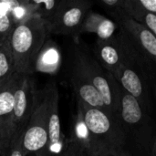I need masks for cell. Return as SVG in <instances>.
Here are the masks:
<instances>
[{"mask_svg":"<svg viewBox=\"0 0 156 156\" xmlns=\"http://www.w3.org/2000/svg\"><path fill=\"white\" fill-rule=\"evenodd\" d=\"M0 156H1V155H0Z\"/></svg>","mask_w":156,"mask_h":156,"instance_id":"obj_29","label":"cell"},{"mask_svg":"<svg viewBox=\"0 0 156 156\" xmlns=\"http://www.w3.org/2000/svg\"><path fill=\"white\" fill-rule=\"evenodd\" d=\"M118 26L113 21L101 14L93 10H90L80 27L79 35L83 33H93L98 39L108 40L112 38L117 32Z\"/></svg>","mask_w":156,"mask_h":156,"instance_id":"obj_15","label":"cell"},{"mask_svg":"<svg viewBox=\"0 0 156 156\" xmlns=\"http://www.w3.org/2000/svg\"><path fill=\"white\" fill-rule=\"evenodd\" d=\"M116 156H133L131 153H129L127 150H123V151H122L118 155Z\"/></svg>","mask_w":156,"mask_h":156,"instance_id":"obj_26","label":"cell"},{"mask_svg":"<svg viewBox=\"0 0 156 156\" xmlns=\"http://www.w3.org/2000/svg\"><path fill=\"white\" fill-rule=\"evenodd\" d=\"M112 74L122 89L133 97L145 112L150 113L152 101L147 86L146 70L135 66L121 65Z\"/></svg>","mask_w":156,"mask_h":156,"instance_id":"obj_9","label":"cell"},{"mask_svg":"<svg viewBox=\"0 0 156 156\" xmlns=\"http://www.w3.org/2000/svg\"><path fill=\"white\" fill-rule=\"evenodd\" d=\"M130 4L136 8L156 15V0H129Z\"/></svg>","mask_w":156,"mask_h":156,"instance_id":"obj_23","label":"cell"},{"mask_svg":"<svg viewBox=\"0 0 156 156\" xmlns=\"http://www.w3.org/2000/svg\"><path fill=\"white\" fill-rule=\"evenodd\" d=\"M93 3L88 0H60L57 12L47 26L49 33L80 38L79 31Z\"/></svg>","mask_w":156,"mask_h":156,"instance_id":"obj_7","label":"cell"},{"mask_svg":"<svg viewBox=\"0 0 156 156\" xmlns=\"http://www.w3.org/2000/svg\"><path fill=\"white\" fill-rule=\"evenodd\" d=\"M49 34L46 23L37 16L15 27L9 39L15 72L25 75L36 72L38 54Z\"/></svg>","mask_w":156,"mask_h":156,"instance_id":"obj_3","label":"cell"},{"mask_svg":"<svg viewBox=\"0 0 156 156\" xmlns=\"http://www.w3.org/2000/svg\"><path fill=\"white\" fill-rule=\"evenodd\" d=\"M120 29L125 31L145 58L156 66V37L145 27L141 25L123 10L111 14Z\"/></svg>","mask_w":156,"mask_h":156,"instance_id":"obj_10","label":"cell"},{"mask_svg":"<svg viewBox=\"0 0 156 156\" xmlns=\"http://www.w3.org/2000/svg\"><path fill=\"white\" fill-rule=\"evenodd\" d=\"M60 0H46V1H35L33 4L36 10V16L40 17L48 26L54 17L57 9L59 5Z\"/></svg>","mask_w":156,"mask_h":156,"instance_id":"obj_19","label":"cell"},{"mask_svg":"<svg viewBox=\"0 0 156 156\" xmlns=\"http://www.w3.org/2000/svg\"><path fill=\"white\" fill-rule=\"evenodd\" d=\"M80 156H89V155H87V154H85V153H84V152L82 151V153H81V154H80Z\"/></svg>","mask_w":156,"mask_h":156,"instance_id":"obj_28","label":"cell"},{"mask_svg":"<svg viewBox=\"0 0 156 156\" xmlns=\"http://www.w3.org/2000/svg\"><path fill=\"white\" fill-rule=\"evenodd\" d=\"M49 114H48V141L42 156H55L61 153L66 144V139L61 132L58 101V90L55 82H49Z\"/></svg>","mask_w":156,"mask_h":156,"instance_id":"obj_12","label":"cell"},{"mask_svg":"<svg viewBox=\"0 0 156 156\" xmlns=\"http://www.w3.org/2000/svg\"><path fill=\"white\" fill-rule=\"evenodd\" d=\"M123 11L141 25L145 27L156 37V15L134 7L130 4L129 0H124Z\"/></svg>","mask_w":156,"mask_h":156,"instance_id":"obj_17","label":"cell"},{"mask_svg":"<svg viewBox=\"0 0 156 156\" xmlns=\"http://www.w3.org/2000/svg\"><path fill=\"white\" fill-rule=\"evenodd\" d=\"M36 91L37 89L32 75L19 74L12 115V144L22 139L33 110Z\"/></svg>","mask_w":156,"mask_h":156,"instance_id":"obj_8","label":"cell"},{"mask_svg":"<svg viewBox=\"0 0 156 156\" xmlns=\"http://www.w3.org/2000/svg\"><path fill=\"white\" fill-rule=\"evenodd\" d=\"M92 52L101 65L110 73L121 65L135 66L147 71L152 64L129 35L119 27L112 38L108 40L97 38Z\"/></svg>","mask_w":156,"mask_h":156,"instance_id":"obj_4","label":"cell"},{"mask_svg":"<svg viewBox=\"0 0 156 156\" xmlns=\"http://www.w3.org/2000/svg\"><path fill=\"white\" fill-rule=\"evenodd\" d=\"M69 69L88 80L101 94L108 112L119 117L120 86L112 74L101 65L93 52L80 38L73 40Z\"/></svg>","mask_w":156,"mask_h":156,"instance_id":"obj_2","label":"cell"},{"mask_svg":"<svg viewBox=\"0 0 156 156\" xmlns=\"http://www.w3.org/2000/svg\"><path fill=\"white\" fill-rule=\"evenodd\" d=\"M50 85L37 90L33 110L21 139V147L25 155L35 154H44L48 141V114H49Z\"/></svg>","mask_w":156,"mask_h":156,"instance_id":"obj_6","label":"cell"},{"mask_svg":"<svg viewBox=\"0 0 156 156\" xmlns=\"http://www.w3.org/2000/svg\"><path fill=\"white\" fill-rule=\"evenodd\" d=\"M62 65V53L58 45L52 39L48 38L41 48L37 63L36 72L56 75Z\"/></svg>","mask_w":156,"mask_h":156,"instance_id":"obj_16","label":"cell"},{"mask_svg":"<svg viewBox=\"0 0 156 156\" xmlns=\"http://www.w3.org/2000/svg\"><path fill=\"white\" fill-rule=\"evenodd\" d=\"M14 73L13 56L8 41L0 46V85L8 80Z\"/></svg>","mask_w":156,"mask_h":156,"instance_id":"obj_18","label":"cell"},{"mask_svg":"<svg viewBox=\"0 0 156 156\" xmlns=\"http://www.w3.org/2000/svg\"><path fill=\"white\" fill-rule=\"evenodd\" d=\"M151 156H156V138L155 143H154V149H153V152H152V155Z\"/></svg>","mask_w":156,"mask_h":156,"instance_id":"obj_27","label":"cell"},{"mask_svg":"<svg viewBox=\"0 0 156 156\" xmlns=\"http://www.w3.org/2000/svg\"><path fill=\"white\" fill-rule=\"evenodd\" d=\"M15 27L11 16L8 13L0 11V46L9 41Z\"/></svg>","mask_w":156,"mask_h":156,"instance_id":"obj_21","label":"cell"},{"mask_svg":"<svg viewBox=\"0 0 156 156\" xmlns=\"http://www.w3.org/2000/svg\"><path fill=\"white\" fill-rule=\"evenodd\" d=\"M69 81L74 91L76 100L80 101L90 107L108 112L101 94L88 80H86L77 71L69 69Z\"/></svg>","mask_w":156,"mask_h":156,"instance_id":"obj_13","label":"cell"},{"mask_svg":"<svg viewBox=\"0 0 156 156\" xmlns=\"http://www.w3.org/2000/svg\"><path fill=\"white\" fill-rule=\"evenodd\" d=\"M76 101L81 108L89 130L101 148L104 156H116L125 150L126 141L120 117L107 111L90 107L79 100Z\"/></svg>","mask_w":156,"mask_h":156,"instance_id":"obj_5","label":"cell"},{"mask_svg":"<svg viewBox=\"0 0 156 156\" xmlns=\"http://www.w3.org/2000/svg\"><path fill=\"white\" fill-rule=\"evenodd\" d=\"M70 138L80 146L82 151L87 155L104 156L101 148L96 142L84 121L83 113L79 104H77V111L73 119L72 133Z\"/></svg>","mask_w":156,"mask_h":156,"instance_id":"obj_14","label":"cell"},{"mask_svg":"<svg viewBox=\"0 0 156 156\" xmlns=\"http://www.w3.org/2000/svg\"><path fill=\"white\" fill-rule=\"evenodd\" d=\"M5 156H26L21 147V141L15 142L11 145L7 154Z\"/></svg>","mask_w":156,"mask_h":156,"instance_id":"obj_25","label":"cell"},{"mask_svg":"<svg viewBox=\"0 0 156 156\" xmlns=\"http://www.w3.org/2000/svg\"><path fill=\"white\" fill-rule=\"evenodd\" d=\"M120 99L119 117L125 135V150L133 156H151L155 143L156 125L150 113L121 86Z\"/></svg>","mask_w":156,"mask_h":156,"instance_id":"obj_1","label":"cell"},{"mask_svg":"<svg viewBox=\"0 0 156 156\" xmlns=\"http://www.w3.org/2000/svg\"><path fill=\"white\" fill-rule=\"evenodd\" d=\"M19 73L13 76L0 85V155L7 154L11 144L12 115L15 103V92L18 81Z\"/></svg>","mask_w":156,"mask_h":156,"instance_id":"obj_11","label":"cell"},{"mask_svg":"<svg viewBox=\"0 0 156 156\" xmlns=\"http://www.w3.org/2000/svg\"><path fill=\"white\" fill-rule=\"evenodd\" d=\"M123 2L124 0H101L100 4L111 15L123 10Z\"/></svg>","mask_w":156,"mask_h":156,"instance_id":"obj_24","label":"cell"},{"mask_svg":"<svg viewBox=\"0 0 156 156\" xmlns=\"http://www.w3.org/2000/svg\"><path fill=\"white\" fill-rule=\"evenodd\" d=\"M82 153V149L80 146L70 137L66 139V144L61 153L55 156H80Z\"/></svg>","mask_w":156,"mask_h":156,"instance_id":"obj_22","label":"cell"},{"mask_svg":"<svg viewBox=\"0 0 156 156\" xmlns=\"http://www.w3.org/2000/svg\"><path fill=\"white\" fill-rule=\"evenodd\" d=\"M15 26L22 24L36 16L35 6L32 1L22 0L10 14Z\"/></svg>","mask_w":156,"mask_h":156,"instance_id":"obj_20","label":"cell"}]
</instances>
